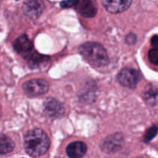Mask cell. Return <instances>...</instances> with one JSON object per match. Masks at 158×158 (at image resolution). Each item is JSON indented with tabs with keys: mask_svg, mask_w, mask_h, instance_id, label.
<instances>
[{
	"mask_svg": "<svg viewBox=\"0 0 158 158\" xmlns=\"http://www.w3.org/2000/svg\"><path fill=\"white\" fill-rule=\"evenodd\" d=\"M24 148L29 155L40 157L49 150V139L42 130H31L24 137Z\"/></svg>",
	"mask_w": 158,
	"mask_h": 158,
	"instance_id": "1",
	"label": "cell"
},
{
	"mask_svg": "<svg viewBox=\"0 0 158 158\" xmlns=\"http://www.w3.org/2000/svg\"><path fill=\"white\" fill-rule=\"evenodd\" d=\"M79 52L82 56L92 66L103 67L109 63L107 52L100 43L87 42L79 47Z\"/></svg>",
	"mask_w": 158,
	"mask_h": 158,
	"instance_id": "2",
	"label": "cell"
},
{
	"mask_svg": "<svg viewBox=\"0 0 158 158\" xmlns=\"http://www.w3.org/2000/svg\"><path fill=\"white\" fill-rule=\"evenodd\" d=\"M61 7L74 8L82 16L94 17L97 14V7L91 0H65L60 3Z\"/></svg>",
	"mask_w": 158,
	"mask_h": 158,
	"instance_id": "3",
	"label": "cell"
},
{
	"mask_svg": "<svg viewBox=\"0 0 158 158\" xmlns=\"http://www.w3.org/2000/svg\"><path fill=\"white\" fill-rule=\"evenodd\" d=\"M49 88V83L43 79H33L28 80L22 86V89L24 94L29 97L43 95L48 92Z\"/></svg>",
	"mask_w": 158,
	"mask_h": 158,
	"instance_id": "4",
	"label": "cell"
},
{
	"mask_svg": "<svg viewBox=\"0 0 158 158\" xmlns=\"http://www.w3.org/2000/svg\"><path fill=\"white\" fill-rule=\"evenodd\" d=\"M117 80L125 87L135 89L140 80V73L134 68L126 67L119 73Z\"/></svg>",
	"mask_w": 158,
	"mask_h": 158,
	"instance_id": "5",
	"label": "cell"
},
{
	"mask_svg": "<svg viewBox=\"0 0 158 158\" xmlns=\"http://www.w3.org/2000/svg\"><path fill=\"white\" fill-rule=\"evenodd\" d=\"M123 144V136L120 133L110 135L103 140L101 145L102 151L106 154H114L122 148Z\"/></svg>",
	"mask_w": 158,
	"mask_h": 158,
	"instance_id": "6",
	"label": "cell"
},
{
	"mask_svg": "<svg viewBox=\"0 0 158 158\" xmlns=\"http://www.w3.org/2000/svg\"><path fill=\"white\" fill-rule=\"evenodd\" d=\"M43 111L47 117L56 119L64 114L65 109L60 101L53 98H48L43 103Z\"/></svg>",
	"mask_w": 158,
	"mask_h": 158,
	"instance_id": "7",
	"label": "cell"
},
{
	"mask_svg": "<svg viewBox=\"0 0 158 158\" xmlns=\"http://www.w3.org/2000/svg\"><path fill=\"white\" fill-rule=\"evenodd\" d=\"M44 9V3L42 0H26L23 5L24 14L32 19L39 18Z\"/></svg>",
	"mask_w": 158,
	"mask_h": 158,
	"instance_id": "8",
	"label": "cell"
},
{
	"mask_svg": "<svg viewBox=\"0 0 158 158\" xmlns=\"http://www.w3.org/2000/svg\"><path fill=\"white\" fill-rule=\"evenodd\" d=\"M13 48L17 53L26 60L34 52L32 43L26 35H20L15 40L13 43Z\"/></svg>",
	"mask_w": 158,
	"mask_h": 158,
	"instance_id": "9",
	"label": "cell"
},
{
	"mask_svg": "<svg viewBox=\"0 0 158 158\" xmlns=\"http://www.w3.org/2000/svg\"><path fill=\"white\" fill-rule=\"evenodd\" d=\"M101 2L110 13L117 14L127 10L131 6L132 0H101Z\"/></svg>",
	"mask_w": 158,
	"mask_h": 158,
	"instance_id": "10",
	"label": "cell"
},
{
	"mask_svg": "<svg viewBox=\"0 0 158 158\" xmlns=\"http://www.w3.org/2000/svg\"><path fill=\"white\" fill-rule=\"evenodd\" d=\"M66 154L71 158H80L85 155L87 147L83 142L76 141L69 143L66 148Z\"/></svg>",
	"mask_w": 158,
	"mask_h": 158,
	"instance_id": "11",
	"label": "cell"
},
{
	"mask_svg": "<svg viewBox=\"0 0 158 158\" xmlns=\"http://www.w3.org/2000/svg\"><path fill=\"white\" fill-rule=\"evenodd\" d=\"M143 99L149 106H154L158 104V86L154 83L148 85L143 92Z\"/></svg>",
	"mask_w": 158,
	"mask_h": 158,
	"instance_id": "12",
	"label": "cell"
},
{
	"mask_svg": "<svg viewBox=\"0 0 158 158\" xmlns=\"http://www.w3.org/2000/svg\"><path fill=\"white\" fill-rule=\"evenodd\" d=\"M15 143L11 138L5 134H2L0 137V152L1 154H6L13 151Z\"/></svg>",
	"mask_w": 158,
	"mask_h": 158,
	"instance_id": "13",
	"label": "cell"
},
{
	"mask_svg": "<svg viewBox=\"0 0 158 158\" xmlns=\"http://www.w3.org/2000/svg\"><path fill=\"white\" fill-rule=\"evenodd\" d=\"M27 60L29 61L30 66H32V67H38V66H41V65L45 64L48 61L49 59L47 57L44 56L40 55V53L34 51L29 56Z\"/></svg>",
	"mask_w": 158,
	"mask_h": 158,
	"instance_id": "14",
	"label": "cell"
},
{
	"mask_svg": "<svg viewBox=\"0 0 158 158\" xmlns=\"http://www.w3.org/2000/svg\"><path fill=\"white\" fill-rule=\"evenodd\" d=\"M148 58L154 65L158 66V47H154L148 52Z\"/></svg>",
	"mask_w": 158,
	"mask_h": 158,
	"instance_id": "15",
	"label": "cell"
},
{
	"mask_svg": "<svg viewBox=\"0 0 158 158\" xmlns=\"http://www.w3.org/2000/svg\"><path fill=\"white\" fill-rule=\"evenodd\" d=\"M157 131H158V128L157 127H152L148 131L146 135H145V141L146 142L151 141V140L155 137Z\"/></svg>",
	"mask_w": 158,
	"mask_h": 158,
	"instance_id": "16",
	"label": "cell"
},
{
	"mask_svg": "<svg viewBox=\"0 0 158 158\" xmlns=\"http://www.w3.org/2000/svg\"><path fill=\"white\" fill-rule=\"evenodd\" d=\"M136 40H137V36H136L135 34L134 33L129 34V35L126 37V42L127 44H130V45L134 44Z\"/></svg>",
	"mask_w": 158,
	"mask_h": 158,
	"instance_id": "17",
	"label": "cell"
},
{
	"mask_svg": "<svg viewBox=\"0 0 158 158\" xmlns=\"http://www.w3.org/2000/svg\"><path fill=\"white\" fill-rule=\"evenodd\" d=\"M151 45L153 47H158V35H155L151 39Z\"/></svg>",
	"mask_w": 158,
	"mask_h": 158,
	"instance_id": "18",
	"label": "cell"
}]
</instances>
